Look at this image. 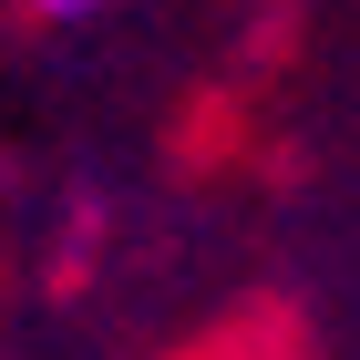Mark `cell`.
Returning <instances> with one entry per match:
<instances>
[{
    "instance_id": "1",
    "label": "cell",
    "mask_w": 360,
    "mask_h": 360,
    "mask_svg": "<svg viewBox=\"0 0 360 360\" xmlns=\"http://www.w3.org/2000/svg\"><path fill=\"white\" fill-rule=\"evenodd\" d=\"M41 21H83V11H103V0H31Z\"/></svg>"
}]
</instances>
